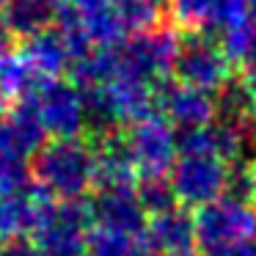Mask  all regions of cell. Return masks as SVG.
Listing matches in <instances>:
<instances>
[{
    "label": "cell",
    "mask_w": 256,
    "mask_h": 256,
    "mask_svg": "<svg viewBox=\"0 0 256 256\" xmlns=\"http://www.w3.org/2000/svg\"><path fill=\"white\" fill-rule=\"evenodd\" d=\"M157 108L162 110V118L179 132L188 130H201L215 122L218 116V102L212 94L193 86H184L174 78H166L154 86Z\"/></svg>",
    "instance_id": "cell-9"
},
{
    "label": "cell",
    "mask_w": 256,
    "mask_h": 256,
    "mask_svg": "<svg viewBox=\"0 0 256 256\" xmlns=\"http://www.w3.org/2000/svg\"><path fill=\"white\" fill-rule=\"evenodd\" d=\"M198 248L215 250L228 245H242L256 240V204L237 201L232 196L198 206L193 215Z\"/></svg>",
    "instance_id": "cell-4"
},
{
    "label": "cell",
    "mask_w": 256,
    "mask_h": 256,
    "mask_svg": "<svg viewBox=\"0 0 256 256\" xmlns=\"http://www.w3.org/2000/svg\"><path fill=\"white\" fill-rule=\"evenodd\" d=\"M138 171L132 166L127 140L122 132L94 140V188L96 190H132Z\"/></svg>",
    "instance_id": "cell-13"
},
{
    "label": "cell",
    "mask_w": 256,
    "mask_h": 256,
    "mask_svg": "<svg viewBox=\"0 0 256 256\" xmlns=\"http://www.w3.org/2000/svg\"><path fill=\"white\" fill-rule=\"evenodd\" d=\"M3 25L17 39H30L39 30L56 25L58 3L56 0H3L0 6Z\"/></svg>",
    "instance_id": "cell-17"
},
{
    "label": "cell",
    "mask_w": 256,
    "mask_h": 256,
    "mask_svg": "<svg viewBox=\"0 0 256 256\" xmlns=\"http://www.w3.org/2000/svg\"><path fill=\"white\" fill-rule=\"evenodd\" d=\"M8 42H12V34H8V30H3V34H0V64H3V58L8 56Z\"/></svg>",
    "instance_id": "cell-27"
},
{
    "label": "cell",
    "mask_w": 256,
    "mask_h": 256,
    "mask_svg": "<svg viewBox=\"0 0 256 256\" xmlns=\"http://www.w3.org/2000/svg\"><path fill=\"white\" fill-rule=\"evenodd\" d=\"M171 20L188 34H226L242 25L248 0H168Z\"/></svg>",
    "instance_id": "cell-10"
},
{
    "label": "cell",
    "mask_w": 256,
    "mask_h": 256,
    "mask_svg": "<svg viewBox=\"0 0 256 256\" xmlns=\"http://www.w3.org/2000/svg\"><path fill=\"white\" fill-rule=\"evenodd\" d=\"M127 34L157 28L166 22L168 0H110Z\"/></svg>",
    "instance_id": "cell-20"
},
{
    "label": "cell",
    "mask_w": 256,
    "mask_h": 256,
    "mask_svg": "<svg viewBox=\"0 0 256 256\" xmlns=\"http://www.w3.org/2000/svg\"><path fill=\"white\" fill-rule=\"evenodd\" d=\"M135 240L138 237L122 234V232H116V228L91 226V232H88V256H127Z\"/></svg>",
    "instance_id": "cell-22"
},
{
    "label": "cell",
    "mask_w": 256,
    "mask_h": 256,
    "mask_svg": "<svg viewBox=\"0 0 256 256\" xmlns=\"http://www.w3.org/2000/svg\"><path fill=\"white\" fill-rule=\"evenodd\" d=\"M3 110L6 108H0V193H25L34 188L28 154L17 146Z\"/></svg>",
    "instance_id": "cell-18"
},
{
    "label": "cell",
    "mask_w": 256,
    "mask_h": 256,
    "mask_svg": "<svg viewBox=\"0 0 256 256\" xmlns=\"http://www.w3.org/2000/svg\"><path fill=\"white\" fill-rule=\"evenodd\" d=\"M174 80L201 88L206 94H218L232 80V61L226 58L220 42L210 34H188L179 39V52L174 61Z\"/></svg>",
    "instance_id": "cell-5"
},
{
    "label": "cell",
    "mask_w": 256,
    "mask_h": 256,
    "mask_svg": "<svg viewBox=\"0 0 256 256\" xmlns=\"http://www.w3.org/2000/svg\"><path fill=\"white\" fill-rule=\"evenodd\" d=\"M30 179L50 198H86L94 188V146L80 138L47 140L34 154Z\"/></svg>",
    "instance_id": "cell-1"
},
{
    "label": "cell",
    "mask_w": 256,
    "mask_h": 256,
    "mask_svg": "<svg viewBox=\"0 0 256 256\" xmlns=\"http://www.w3.org/2000/svg\"><path fill=\"white\" fill-rule=\"evenodd\" d=\"M204 256H256V245H254V242L228 245V248H215V250H206Z\"/></svg>",
    "instance_id": "cell-25"
},
{
    "label": "cell",
    "mask_w": 256,
    "mask_h": 256,
    "mask_svg": "<svg viewBox=\"0 0 256 256\" xmlns=\"http://www.w3.org/2000/svg\"><path fill=\"white\" fill-rule=\"evenodd\" d=\"M248 14L250 20H256V0H248Z\"/></svg>",
    "instance_id": "cell-28"
},
{
    "label": "cell",
    "mask_w": 256,
    "mask_h": 256,
    "mask_svg": "<svg viewBox=\"0 0 256 256\" xmlns=\"http://www.w3.org/2000/svg\"><path fill=\"white\" fill-rule=\"evenodd\" d=\"M3 113H6V124H8V130H12L17 146L28 157H34L36 152L47 144V130H44V124H42L39 113H36L34 102L30 100L14 102V105H8Z\"/></svg>",
    "instance_id": "cell-19"
},
{
    "label": "cell",
    "mask_w": 256,
    "mask_h": 256,
    "mask_svg": "<svg viewBox=\"0 0 256 256\" xmlns=\"http://www.w3.org/2000/svg\"><path fill=\"white\" fill-rule=\"evenodd\" d=\"M91 220L94 226L116 228L130 237H140L146 228V212L138 201V193L132 190H96L88 201Z\"/></svg>",
    "instance_id": "cell-12"
},
{
    "label": "cell",
    "mask_w": 256,
    "mask_h": 256,
    "mask_svg": "<svg viewBox=\"0 0 256 256\" xmlns=\"http://www.w3.org/2000/svg\"><path fill=\"white\" fill-rule=\"evenodd\" d=\"M20 52H22L25 61L30 64V69L39 74V80L64 78V74L69 72V66H72V61H74L66 39H64V34L56 25H50V28L39 30L36 36L25 39V47Z\"/></svg>",
    "instance_id": "cell-14"
},
{
    "label": "cell",
    "mask_w": 256,
    "mask_h": 256,
    "mask_svg": "<svg viewBox=\"0 0 256 256\" xmlns=\"http://www.w3.org/2000/svg\"><path fill=\"white\" fill-rule=\"evenodd\" d=\"M124 140H127L130 157H132V166H135L140 179L166 176L179 157L176 132L157 113H152L144 122L132 124L124 132Z\"/></svg>",
    "instance_id": "cell-7"
},
{
    "label": "cell",
    "mask_w": 256,
    "mask_h": 256,
    "mask_svg": "<svg viewBox=\"0 0 256 256\" xmlns=\"http://www.w3.org/2000/svg\"><path fill=\"white\" fill-rule=\"evenodd\" d=\"M94 226L86 198L58 201L47 196L39 206L30 242L42 256H88V232Z\"/></svg>",
    "instance_id": "cell-2"
},
{
    "label": "cell",
    "mask_w": 256,
    "mask_h": 256,
    "mask_svg": "<svg viewBox=\"0 0 256 256\" xmlns=\"http://www.w3.org/2000/svg\"><path fill=\"white\" fill-rule=\"evenodd\" d=\"M108 96H110L113 113H116L118 124L132 127V124L144 122L146 116H152L157 108V94L154 86L144 83V80H132V78H113L110 83H105Z\"/></svg>",
    "instance_id": "cell-15"
},
{
    "label": "cell",
    "mask_w": 256,
    "mask_h": 256,
    "mask_svg": "<svg viewBox=\"0 0 256 256\" xmlns=\"http://www.w3.org/2000/svg\"><path fill=\"white\" fill-rule=\"evenodd\" d=\"M44 198L47 196L36 184L25 193H0V245L34 232L36 215Z\"/></svg>",
    "instance_id": "cell-16"
},
{
    "label": "cell",
    "mask_w": 256,
    "mask_h": 256,
    "mask_svg": "<svg viewBox=\"0 0 256 256\" xmlns=\"http://www.w3.org/2000/svg\"><path fill=\"white\" fill-rule=\"evenodd\" d=\"M135 193H138V201H140L146 215H162V212L179 206L176 193L171 188V179H166V176L144 179L140 188H135Z\"/></svg>",
    "instance_id": "cell-21"
},
{
    "label": "cell",
    "mask_w": 256,
    "mask_h": 256,
    "mask_svg": "<svg viewBox=\"0 0 256 256\" xmlns=\"http://www.w3.org/2000/svg\"><path fill=\"white\" fill-rule=\"evenodd\" d=\"M36 113L52 138H80L86 132V108L80 88L66 78L42 80L30 94Z\"/></svg>",
    "instance_id": "cell-8"
},
{
    "label": "cell",
    "mask_w": 256,
    "mask_h": 256,
    "mask_svg": "<svg viewBox=\"0 0 256 256\" xmlns=\"http://www.w3.org/2000/svg\"><path fill=\"white\" fill-rule=\"evenodd\" d=\"M127 256H160V254H157V250L152 248V245L146 242L144 237H138V240L132 242V248H130V254H127Z\"/></svg>",
    "instance_id": "cell-26"
},
{
    "label": "cell",
    "mask_w": 256,
    "mask_h": 256,
    "mask_svg": "<svg viewBox=\"0 0 256 256\" xmlns=\"http://www.w3.org/2000/svg\"><path fill=\"white\" fill-rule=\"evenodd\" d=\"M179 39L182 36L168 22L140 30V34H130V39L113 47L116 78L144 80L149 86H157L160 80L171 78L174 61L179 52Z\"/></svg>",
    "instance_id": "cell-3"
},
{
    "label": "cell",
    "mask_w": 256,
    "mask_h": 256,
    "mask_svg": "<svg viewBox=\"0 0 256 256\" xmlns=\"http://www.w3.org/2000/svg\"><path fill=\"white\" fill-rule=\"evenodd\" d=\"M228 162L218 154H179L171 168V188L188 210L210 204L226 193Z\"/></svg>",
    "instance_id": "cell-6"
},
{
    "label": "cell",
    "mask_w": 256,
    "mask_h": 256,
    "mask_svg": "<svg viewBox=\"0 0 256 256\" xmlns=\"http://www.w3.org/2000/svg\"><path fill=\"white\" fill-rule=\"evenodd\" d=\"M58 6H66V3H72V0H56Z\"/></svg>",
    "instance_id": "cell-29"
},
{
    "label": "cell",
    "mask_w": 256,
    "mask_h": 256,
    "mask_svg": "<svg viewBox=\"0 0 256 256\" xmlns=\"http://www.w3.org/2000/svg\"><path fill=\"white\" fill-rule=\"evenodd\" d=\"M0 256H42V254L30 240L20 237V240H12V242L0 245Z\"/></svg>",
    "instance_id": "cell-23"
},
{
    "label": "cell",
    "mask_w": 256,
    "mask_h": 256,
    "mask_svg": "<svg viewBox=\"0 0 256 256\" xmlns=\"http://www.w3.org/2000/svg\"><path fill=\"white\" fill-rule=\"evenodd\" d=\"M240 83H242L245 94H248V102H250V110H254V116H256V61H250L242 66Z\"/></svg>",
    "instance_id": "cell-24"
},
{
    "label": "cell",
    "mask_w": 256,
    "mask_h": 256,
    "mask_svg": "<svg viewBox=\"0 0 256 256\" xmlns=\"http://www.w3.org/2000/svg\"><path fill=\"white\" fill-rule=\"evenodd\" d=\"M144 240L160 256H196V223L188 206H174L162 215H152L144 228Z\"/></svg>",
    "instance_id": "cell-11"
}]
</instances>
